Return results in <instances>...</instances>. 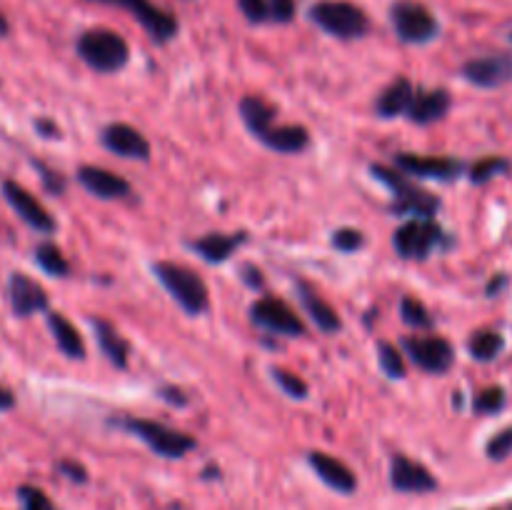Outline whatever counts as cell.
<instances>
[{"instance_id":"9c48e42d","label":"cell","mask_w":512,"mask_h":510,"mask_svg":"<svg viewBox=\"0 0 512 510\" xmlns=\"http://www.w3.org/2000/svg\"><path fill=\"white\" fill-rule=\"evenodd\" d=\"M405 350L413 358L415 365H420L428 373H448L453 368L455 350L453 345L438 335H425V338H405Z\"/></svg>"},{"instance_id":"8d00e7d4","label":"cell","mask_w":512,"mask_h":510,"mask_svg":"<svg viewBox=\"0 0 512 510\" xmlns=\"http://www.w3.org/2000/svg\"><path fill=\"white\" fill-rule=\"evenodd\" d=\"M268 18L275 23H290L295 18V0H268Z\"/></svg>"},{"instance_id":"30bf717a","label":"cell","mask_w":512,"mask_h":510,"mask_svg":"<svg viewBox=\"0 0 512 510\" xmlns=\"http://www.w3.org/2000/svg\"><path fill=\"white\" fill-rule=\"evenodd\" d=\"M95 3L118 5V8H125L128 13H133L138 18V23L148 30L150 38L158 40V43H165V40H170L178 33V20L170 13H165V10L155 8L150 0H95Z\"/></svg>"},{"instance_id":"4dcf8cb0","label":"cell","mask_w":512,"mask_h":510,"mask_svg":"<svg viewBox=\"0 0 512 510\" xmlns=\"http://www.w3.org/2000/svg\"><path fill=\"white\" fill-rule=\"evenodd\" d=\"M378 358H380V368L388 373V378H405V360L395 345L380 343Z\"/></svg>"},{"instance_id":"9a60e30c","label":"cell","mask_w":512,"mask_h":510,"mask_svg":"<svg viewBox=\"0 0 512 510\" xmlns=\"http://www.w3.org/2000/svg\"><path fill=\"white\" fill-rule=\"evenodd\" d=\"M8 295L10 305H13V313L18 318H28V315L38 313V310L48 308V293L43 290V285L38 280L28 278L25 273L10 275Z\"/></svg>"},{"instance_id":"d6a6232c","label":"cell","mask_w":512,"mask_h":510,"mask_svg":"<svg viewBox=\"0 0 512 510\" xmlns=\"http://www.w3.org/2000/svg\"><path fill=\"white\" fill-rule=\"evenodd\" d=\"M485 453H488L490 460L500 463V460L510 458L512 455V425L510 428H503L500 433H495L493 438L485 445Z\"/></svg>"},{"instance_id":"e0dca14e","label":"cell","mask_w":512,"mask_h":510,"mask_svg":"<svg viewBox=\"0 0 512 510\" xmlns=\"http://www.w3.org/2000/svg\"><path fill=\"white\" fill-rule=\"evenodd\" d=\"M78 180L88 193H93L95 198L103 200H118L125 198L130 193V183L120 175L110 173L105 168H95V165H85L78 170Z\"/></svg>"},{"instance_id":"3957f363","label":"cell","mask_w":512,"mask_h":510,"mask_svg":"<svg viewBox=\"0 0 512 510\" xmlns=\"http://www.w3.org/2000/svg\"><path fill=\"white\" fill-rule=\"evenodd\" d=\"M78 53L85 63L98 73H115L123 68L130 58V48L118 33L113 30H88L80 35L78 40Z\"/></svg>"},{"instance_id":"bcb514c9","label":"cell","mask_w":512,"mask_h":510,"mask_svg":"<svg viewBox=\"0 0 512 510\" xmlns=\"http://www.w3.org/2000/svg\"><path fill=\"white\" fill-rule=\"evenodd\" d=\"M8 33V20L3 18V15H0V35H5Z\"/></svg>"},{"instance_id":"cb8c5ba5","label":"cell","mask_w":512,"mask_h":510,"mask_svg":"<svg viewBox=\"0 0 512 510\" xmlns=\"http://www.w3.org/2000/svg\"><path fill=\"white\" fill-rule=\"evenodd\" d=\"M48 325H50V333H53L55 343H58V348L63 350L68 358H73V360H83L85 358L83 335L78 333V328H75V325L70 323L65 315L50 313L48 315Z\"/></svg>"},{"instance_id":"e575fe53","label":"cell","mask_w":512,"mask_h":510,"mask_svg":"<svg viewBox=\"0 0 512 510\" xmlns=\"http://www.w3.org/2000/svg\"><path fill=\"white\" fill-rule=\"evenodd\" d=\"M18 498L23 503V510H55L48 495L40 488H33V485H23L18 490Z\"/></svg>"},{"instance_id":"f35d334b","label":"cell","mask_w":512,"mask_h":510,"mask_svg":"<svg viewBox=\"0 0 512 510\" xmlns=\"http://www.w3.org/2000/svg\"><path fill=\"white\" fill-rule=\"evenodd\" d=\"M58 468H60V473L68 475L70 480H78V483H83V480H85V468H83V465L68 463V460H63V463H60Z\"/></svg>"},{"instance_id":"ab89813d","label":"cell","mask_w":512,"mask_h":510,"mask_svg":"<svg viewBox=\"0 0 512 510\" xmlns=\"http://www.w3.org/2000/svg\"><path fill=\"white\" fill-rule=\"evenodd\" d=\"M505 285H508V275L498 273V275H495V278L488 283V288H485V293H488L490 298H493V295H498L500 290L505 288Z\"/></svg>"},{"instance_id":"484cf974","label":"cell","mask_w":512,"mask_h":510,"mask_svg":"<svg viewBox=\"0 0 512 510\" xmlns=\"http://www.w3.org/2000/svg\"><path fill=\"white\" fill-rule=\"evenodd\" d=\"M245 240V233L238 235H223V233H208L205 238L195 240L193 250H198L208 263H223L233 255V250L238 248Z\"/></svg>"},{"instance_id":"c3c4849f","label":"cell","mask_w":512,"mask_h":510,"mask_svg":"<svg viewBox=\"0 0 512 510\" xmlns=\"http://www.w3.org/2000/svg\"><path fill=\"white\" fill-rule=\"evenodd\" d=\"M510 40H512V33H510Z\"/></svg>"},{"instance_id":"7c38bea8","label":"cell","mask_w":512,"mask_h":510,"mask_svg":"<svg viewBox=\"0 0 512 510\" xmlns=\"http://www.w3.org/2000/svg\"><path fill=\"white\" fill-rule=\"evenodd\" d=\"M395 165L408 175H415V178L455 180L465 173V163L455 158H438V155L400 153L395 155Z\"/></svg>"},{"instance_id":"7402d4cb","label":"cell","mask_w":512,"mask_h":510,"mask_svg":"<svg viewBox=\"0 0 512 510\" xmlns=\"http://www.w3.org/2000/svg\"><path fill=\"white\" fill-rule=\"evenodd\" d=\"M93 328H95V335H98L100 350L108 355L110 363H113L115 368H125V365H128V358H130L128 340L118 333V328H115L113 323H108V320H103V318H95Z\"/></svg>"},{"instance_id":"b9f144b4","label":"cell","mask_w":512,"mask_h":510,"mask_svg":"<svg viewBox=\"0 0 512 510\" xmlns=\"http://www.w3.org/2000/svg\"><path fill=\"white\" fill-rule=\"evenodd\" d=\"M15 405V395L10 393L8 388H3V385H0V413H3V410H10Z\"/></svg>"},{"instance_id":"7bdbcfd3","label":"cell","mask_w":512,"mask_h":510,"mask_svg":"<svg viewBox=\"0 0 512 510\" xmlns=\"http://www.w3.org/2000/svg\"><path fill=\"white\" fill-rule=\"evenodd\" d=\"M35 128H38L45 138H58V128H55L53 123H48V120H38V123H35Z\"/></svg>"},{"instance_id":"4fadbf2b","label":"cell","mask_w":512,"mask_h":510,"mask_svg":"<svg viewBox=\"0 0 512 510\" xmlns=\"http://www.w3.org/2000/svg\"><path fill=\"white\" fill-rule=\"evenodd\" d=\"M3 195H5V200L13 205L15 213H18L20 218L30 225V228L40 230V233H53L55 230L53 215H50L48 210H45V205L40 203L35 195H30L23 185L15 183V180H5Z\"/></svg>"},{"instance_id":"277c9868","label":"cell","mask_w":512,"mask_h":510,"mask_svg":"<svg viewBox=\"0 0 512 510\" xmlns=\"http://www.w3.org/2000/svg\"><path fill=\"white\" fill-rule=\"evenodd\" d=\"M370 173H373V178H378L380 183L388 185L390 193L395 195V210H398V213L415 215V218H430V215H435V210L440 208V200L435 198L433 193L413 185L408 178H403L398 170H390L385 168V165H373Z\"/></svg>"},{"instance_id":"52a82bcc","label":"cell","mask_w":512,"mask_h":510,"mask_svg":"<svg viewBox=\"0 0 512 510\" xmlns=\"http://www.w3.org/2000/svg\"><path fill=\"white\" fill-rule=\"evenodd\" d=\"M443 240V228L433 218H413L393 235L395 250L408 260H425Z\"/></svg>"},{"instance_id":"f1b7e54d","label":"cell","mask_w":512,"mask_h":510,"mask_svg":"<svg viewBox=\"0 0 512 510\" xmlns=\"http://www.w3.org/2000/svg\"><path fill=\"white\" fill-rule=\"evenodd\" d=\"M35 260H38V265L45 270V273L55 275V278H63V275H68L70 270L63 250H60L55 243H40L38 248H35Z\"/></svg>"},{"instance_id":"44dd1931","label":"cell","mask_w":512,"mask_h":510,"mask_svg":"<svg viewBox=\"0 0 512 510\" xmlns=\"http://www.w3.org/2000/svg\"><path fill=\"white\" fill-rule=\"evenodd\" d=\"M413 98H415L413 83H410L408 78H398L378 95V100H375V110H378V115H383V118H395V115L405 113V110L410 108Z\"/></svg>"},{"instance_id":"f546056e","label":"cell","mask_w":512,"mask_h":510,"mask_svg":"<svg viewBox=\"0 0 512 510\" xmlns=\"http://www.w3.org/2000/svg\"><path fill=\"white\" fill-rule=\"evenodd\" d=\"M505 390L500 385H490V388L480 390L473 400V410L478 415H495L505 408Z\"/></svg>"},{"instance_id":"2e32d148","label":"cell","mask_w":512,"mask_h":510,"mask_svg":"<svg viewBox=\"0 0 512 510\" xmlns=\"http://www.w3.org/2000/svg\"><path fill=\"white\" fill-rule=\"evenodd\" d=\"M103 145L110 153L120 155V158L130 160H148L150 158V143L140 130L133 125L113 123L103 130Z\"/></svg>"},{"instance_id":"7a4b0ae2","label":"cell","mask_w":512,"mask_h":510,"mask_svg":"<svg viewBox=\"0 0 512 510\" xmlns=\"http://www.w3.org/2000/svg\"><path fill=\"white\" fill-rule=\"evenodd\" d=\"M310 18L325 33L343 40L360 38L370 30V20L363 8H358L355 3H345V0H320L310 8Z\"/></svg>"},{"instance_id":"5b68a950","label":"cell","mask_w":512,"mask_h":510,"mask_svg":"<svg viewBox=\"0 0 512 510\" xmlns=\"http://www.w3.org/2000/svg\"><path fill=\"white\" fill-rule=\"evenodd\" d=\"M390 20L403 43L423 45L438 35V18L418 0H398L390 8Z\"/></svg>"},{"instance_id":"4316f807","label":"cell","mask_w":512,"mask_h":510,"mask_svg":"<svg viewBox=\"0 0 512 510\" xmlns=\"http://www.w3.org/2000/svg\"><path fill=\"white\" fill-rule=\"evenodd\" d=\"M505 348V338L498 330H478V333L470 338L468 350L478 363H490V360L498 358Z\"/></svg>"},{"instance_id":"f6af8a7d","label":"cell","mask_w":512,"mask_h":510,"mask_svg":"<svg viewBox=\"0 0 512 510\" xmlns=\"http://www.w3.org/2000/svg\"><path fill=\"white\" fill-rule=\"evenodd\" d=\"M243 270H245V273H248V280H250V283H253V285L263 283V278H260L258 270H253V268H250V265H248V268H243Z\"/></svg>"},{"instance_id":"ee69618b","label":"cell","mask_w":512,"mask_h":510,"mask_svg":"<svg viewBox=\"0 0 512 510\" xmlns=\"http://www.w3.org/2000/svg\"><path fill=\"white\" fill-rule=\"evenodd\" d=\"M160 395H163V398H168L170 403H178V405L185 403L183 393H180V390H175V388H163V390H160Z\"/></svg>"},{"instance_id":"8992f818","label":"cell","mask_w":512,"mask_h":510,"mask_svg":"<svg viewBox=\"0 0 512 510\" xmlns=\"http://www.w3.org/2000/svg\"><path fill=\"white\" fill-rule=\"evenodd\" d=\"M123 428L138 435L140 440H145L163 458H183L188 450L195 448V440L188 433H180V430L168 428V425L155 423V420L125 418Z\"/></svg>"},{"instance_id":"60d3db41","label":"cell","mask_w":512,"mask_h":510,"mask_svg":"<svg viewBox=\"0 0 512 510\" xmlns=\"http://www.w3.org/2000/svg\"><path fill=\"white\" fill-rule=\"evenodd\" d=\"M38 168L43 170V180H45V183H48V188L53 190V193H55V190H58V193H60V190H63V180L58 178V173H50V170H45L43 165H38Z\"/></svg>"},{"instance_id":"d590c367","label":"cell","mask_w":512,"mask_h":510,"mask_svg":"<svg viewBox=\"0 0 512 510\" xmlns=\"http://www.w3.org/2000/svg\"><path fill=\"white\" fill-rule=\"evenodd\" d=\"M363 243H365L363 233L355 228H343L333 233V245L338 250H343V253H355L358 248H363Z\"/></svg>"},{"instance_id":"ba28073f","label":"cell","mask_w":512,"mask_h":510,"mask_svg":"<svg viewBox=\"0 0 512 510\" xmlns=\"http://www.w3.org/2000/svg\"><path fill=\"white\" fill-rule=\"evenodd\" d=\"M250 318L253 323H258L260 328L273 330L280 335H303L305 325L303 320L295 315V310L288 303H283L280 298H260L255 300L253 308H250Z\"/></svg>"},{"instance_id":"6da1fadb","label":"cell","mask_w":512,"mask_h":510,"mask_svg":"<svg viewBox=\"0 0 512 510\" xmlns=\"http://www.w3.org/2000/svg\"><path fill=\"white\" fill-rule=\"evenodd\" d=\"M153 273L163 283V288L173 295L175 303L190 315H198L208 308V285L203 283L198 273L178 263L160 260L153 265Z\"/></svg>"},{"instance_id":"8fae6325","label":"cell","mask_w":512,"mask_h":510,"mask_svg":"<svg viewBox=\"0 0 512 510\" xmlns=\"http://www.w3.org/2000/svg\"><path fill=\"white\" fill-rule=\"evenodd\" d=\"M463 78L478 88H500L512 80V55H480L463 65Z\"/></svg>"},{"instance_id":"d6986e66","label":"cell","mask_w":512,"mask_h":510,"mask_svg":"<svg viewBox=\"0 0 512 510\" xmlns=\"http://www.w3.org/2000/svg\"><path fill=\"white\" fill-rule=\"evenodd\" d=\"M450 93L445 88H438V90H423V93H418L413 98V103H410L408 108V115L413 123L418 125H428V123H435V120L445 118L450 110Z\"/></svg>"},{"instance_id":"603a6c76","label":"cell","mask_w":512,"mask_h":510,"mask_svg":"<svg viewBox=\"0 0 512 510\" xmlns=\"http://www.w3.org/2000/svg\"><path fill=\"white\" fill-rule=\"evenodd\" d=\"M298 290H300V303H303V308L308 310L310 318L315 320V325H318L320 330H325V333H338V330H340V315L335 313L333 305L325 303V300L320 298V295L315 293L310 285L298 283Z\"/></svg>"},{"instance_id":"ffe728a7","label":"cell","mask_w":512,"mask_h":510,"mask_svg":"<svg viewBox=\"0 0 512 510\" xmlns=\"http://www.w3.org/2000/svg\"><path fill=\"white\" fill-rule=\"evenodd\" d=\"M258 140L278 153H300L310 145V133L303 125H273Z\"/></svg>"},{"instance_id":"7dc6e473","label":"cell","mask_w":512,"mask_h":510,"mask_svg":"<svg viewBox=\"0 0 512 510\" xmlns=\"http://www.w3.org/2000/svg\"><path fill=\"white\" fill-rule=\"evenodd\" d=\"M505 510H512V503H510V505H508V508H505Z\"/></svg>"},{"instance_id":"d4e9b609","label":"cell","mask_w":512,"mask_h":510,"mask_svg":"<svg viewBox=\"0 0 512 510\" xmlns=\"http://www.w3.org/2000/svg\"><path fill=\"white\" fill-rule=\"evenodd\" d=\"M240 115H243L250 133H253L255 138H260L265 130L273 128V120L275 115H278V110H275L268 100L260 98V95H245V98L240 100Z\"/></svg>"},{"instance_id":"5bb4252c","label":"cell","mask_w":512,"mask_h":510,"mask_svg":"<svg viewBox=\"0 0 512 510\" xmlns=\"http://www.w3.org/2000/svg\"><path fill=\"white\" fill-rule=\"evenodd\" d=\"M390 483L400 493H430L438 488V480L430 473L425 465L415 463V460L405 458V455H395L393 465H390Z\"/></svg>"},{"instance_id":"74e56055","label":"cell","mask_w":512,"mask_h":510,"mask_svg":"<svg viewBox=\"0 0 512 510\" xmlns=\"http://www.w3.org/2000/svg\"><path fill=\"white\" fill-rule=\"evenodd\" d=\"M238 5L250 23H263V20H268V0H238Z\"/></svg>"},{"instance_id":"836d02e7","label":"cell","mask_w":512,"mask_h":510,"mask_svg":"<svg viewBox=\"0 0 512 510\" xmlns=\"http://www.w3.org/2000/svg\"><path fill=\"white\" fill-rule=\"evenodd\" d=\"M273 378H275V383H278L280 388L290 395V398L303 400L305 395H308V385H305V380L300 378V375L288 373V370H283V368H273Z\"/></svg>"},{"instance_id":"ac0fdd59","label":"cell","mask_w":512,"mask_h":510,"mask_svg":"<svg viewBox=\"0 0 512 510\" xmlns=\"http://www.w3.org/2000/svg\"><path fill=\"white\" fill-rule=\"evenodd\" d=\"M310 465H313L315 473L320 475L325 485H330L338 493H353L358 488V480H355V473L343 463V460L333 458L328 453H320V450H313L308 455Z\"/></svg>"},{"instance_id":"1f68e13d","label":"cell","mask_w":512,"mask_h":510,"mask_svg":"<svg viewBox=\"0 0 512 510\" xmlns=\"http://www.w3.org/2000/svg\"><path fill=\"white\" fill-rule=\"evenodd\" d=\"M400 310H403L405 323L413 325V328H430V325H433V318H430L428 308H425V305L420 303L418 298H413V295L403 298V303H400Z\"/></svg>"},{"instance_id":"83f0119b","label":"cell","mask_w":512,"mask_h":510,"mask_svg":"<svg viewBox=\"0 0 512 510\" xmlns=\"http://www.w3.org/2000/svg\"><path fill=\"white\" fill-rule=\"evenodd\" d=\"M512 170V163L508 158H503V155H488V158H480L478 163L470 168V180H473L475 185H483V183H490L493 178H498V175H505Z\"/></svg>"}]
</instances>
